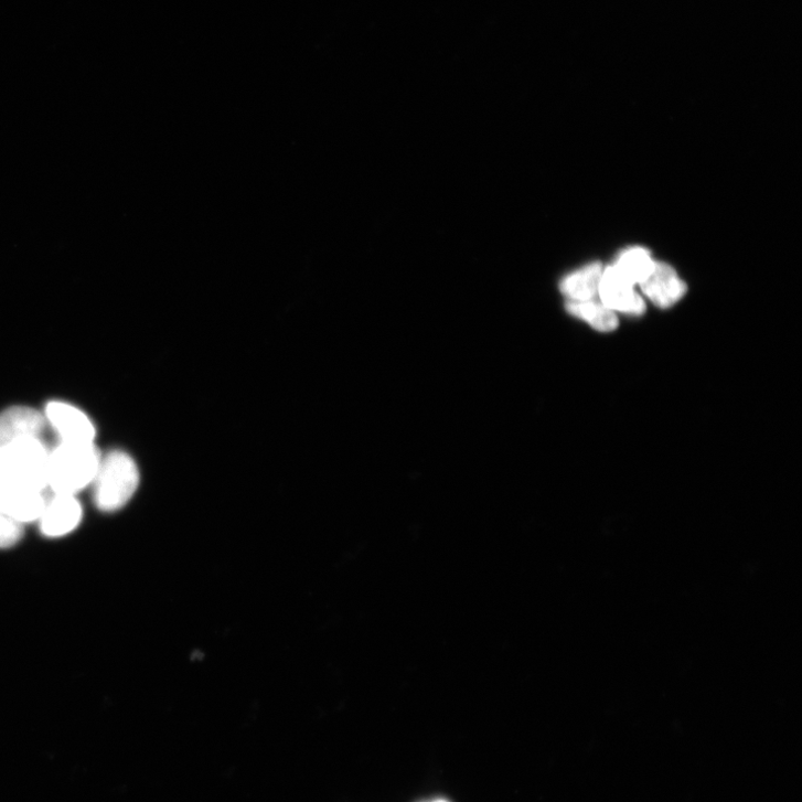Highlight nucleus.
Returning <instances> with one entry per match:
<instances>
[{
	"label": "nucleus",
	"instance_id": "f257e3e1",
	"mask_svg": "<svg viewBox=\"0 0 802 802\" xmlns=\"http://www.w3.org/2000/svg\"><path fill=\"white\" fill-rule=\"evenodd\" d=\"M49 458L39 438L0 446V477L18 491L42 492L47 485Z\"/></svg>",
	"mask_w": 802,
	"mask_h": 802
},
{
	"label": "nucleus",
	"instance_id": "f03ea898",
	"mask_svg": "<svg viewBox=\"0 0 802 802\" xmlns=\"http://www.w3.org/2000/svg\"><path fill=\"white\" fill-rule=\"evenodd\" d=\"M100 460L93 443L63 441L50 453L49 485L58 495H74L94 481Z\"/></svg>",
	"mask_w": 802,
	"mask_h": 802
},
{
	"label": "nucleus",
	"instance_id": "7ed1b4c3",
	"mask_svg": "<svg viewBox=\"0 0 802 802\" xmlns=\"http://www.w3.org/2000/svg\"><path fill=\"white\" fill-rule=\"evenodd\" d=\"M93 482L96 506L104 512H116L133 498L140 472L130 455L114 450L101 458Z\"/></svg>",
	"mask_w": 802,
	"mask_h": 802
},
{
	"label": "nucleus",
	"instance_id": "20e7f679",
	"mask_svg": "<svg viewBox=\"0 0 802 802\" xmlns=\"http://www.w3.org/2000/svg\"><path fill=\"white\" fill-rule=\"evenodd\" d=\"M599 293L602 303L614 312L620 311L633 316H641L645 312L644 300L634 290V285L624 278L616 266L603 271Z\"/></svg>",
	"mask_w": 802,
	"mask_h": 802
},
{
	"label": "nucleus",
	"instance_id": "39448f33",
	"mask_svg": "<svg viewBox=\"0 0 802 802\" xmlns=\"http://www.w3.org/2000/svg\"><path fill=\"white\" fill-rule=\"evenodd\" d=\"M46 416L64 442L93 443L95 428L89 418L77 408L53 402L47 405Z\"/></svg>",
	"mask_w": 802,
	"mask_h": 802
},
{
	"label": "nucleus",
	"instance_id": "423d86ee",
	"mask_svg": "<svg viewBox=\"0 0 802 802\" xmlns=\"http://www.w3.org/2000/svg\"><path fill=\"white\" fill-rule=\"evenodd\" d=\"M640 286L644 295L662 309L675 304L686 292V285L677 277L675 270L660 263L654 264L652 272Z\"/></svg>",
	"mask_w": 802,
	"mask_h": 802
},
{
	"label": "nucleus",
	"instance_id": "0eeeda50",
	"mask_svg": "<svg viewBox=\"0 0 802 802\" xmlns=\"http://www.w3.org/2000/svg\"><path fill=\"white\" fill-rule=\"evenodd\" d=\"M82 520V506L74 495L53 499L40 518L41 531L49 537H61L73 532Z\"/></svg>",
	"mask_w": 802,
	"mask_h": 802
},
{
	"label": "nucleus",
	"instance_id": "6e6552de",
	"mask_svg": "<svg viewBox=\"0 0 802 802\" xmlns=\"http://www.w3.org/2000/svg\"><path fill=\"white\" fill-rule=\"evenodd\" d=\"M44 417L30 407H13L0 414V446L26 438H38Z\"/></svg>",
	"mask_w": 802,
	"mask_h": 802
},
{
	"label": "nucleus",
	"instance_id": "1a4fd4ad",
	"mask_svg": "<svg viewBox=\"0 0 802 802\" xmlns=\"http://www.w3.org/2000/svg\"><path fill=\"white\" fill-rule=\"evenodd\" d=\"M602 274L601 264H592L566 277L560 284V291L570 301H591L599 293Z\"/></svg>",
	"mask_w": 802,
	"mask_h": 802
},
{
	"label": "nucleus",
	"instance_id": "9d476101",
	"mask_svg": "<svg viewBox=\"0 0 802 802\" xmlns=\"http://www.w3.org/2000/svg\"><path fill=\"white\" fill-rule=\"evenodd\" d=\"M566 310L571 316L590 323L595 329L610 332L619 327V318L614 311L603 303L595 301H568Z\"/></svg>",
	"mask_w": 802,
	"mask_h": 802
},
{
	"label": "nucleus",
	"instance_id": "9b49d317",
	"mask_svg": "<svg viewBox=\"0 0 802 802\" xmlns=\"http://www.w3.org/2000/svg\"><path fill=\"white\" fill-rule=\"evenodd\" d=\"M46 502L42 492L18 491L8 501L4 514L21 524L40 520Z\"/></svg>",
	"mask_w": 802,
	"mask_h": 802
},
{
	"label": "nucleus",
	"instance_id": "f8f14e48",
	"mask_svg": "<svg viewBox=\"0 0 802 802\" xmlns=\"http://www.w3.org/2000/svg\"><path fill=\"white\" fill-rule=\"evenodd\" d=\"M654 264L646 250L632 248L620 256L616 268L630 282L640 285L650 276Z\"/></svg>",
	"mask_w": 802,
	"mask_h": 802
},
{
	"label": "nucleus",
	"instance_id": "ddd939ff",
	"mask_svg": "<svg viewBox=\"0 0 802 802\" xmlns=\"http://www.w3.org/2000/svg\"><path fill=\"white\" fill-rule=\"evenodd\" d=\"M23 536V526L13 517L0 513V548L15 545Z\"/></svg>",
	"mask_w": 802,
	"mask_h": 802
},
{
	"label": "nucleus",
	"instance_id": "4468645a",
	"mask_svg": "<svg viewBox=\"0 0 802 802\" xmlns=\"http://www.w3.org/2000/svg\"><path fill=\"white\" fill-rule=\"evenodd\" d=\"M432 802H448V801H446V800H435Z\"/></svg>",
	"mask_w": 802,
	"mask_h": 802
}]
</instances>
